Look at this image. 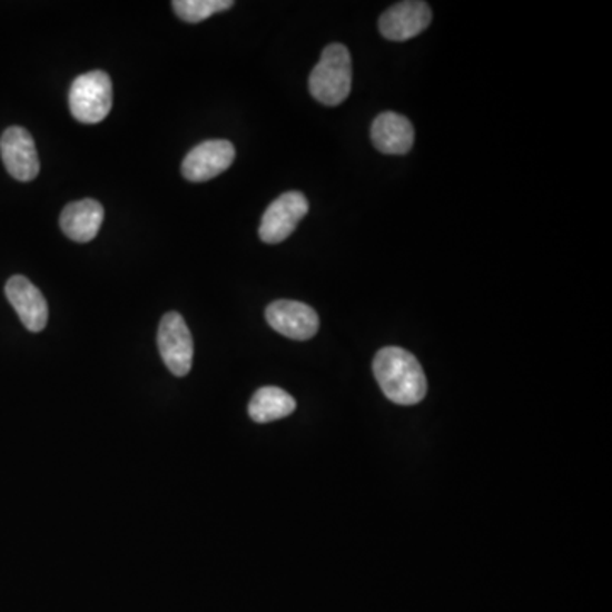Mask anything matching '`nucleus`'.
<instances>
[{
    "mask_svg": "<svg viewBox=\"0 0 612 612\" xmlns=\"http://www.w3.org/2000/svg\"><path fill=\"white\" fill-rule=\"evenodd\" d=\"M379 388L393 404L415 405L424 401L427 379L414 354L402 347H383L373 361Z\"/></svg>",
    "mask_w": 612,
    "mask_h": 612,
    "instance_id": "f257e3e1",
    "label": "nucleus"
},
{
    "mask_svg": "<svg viewBox=\"0 0 612 612\" xmlns=\"http://www.w3.org/2000/svg\"><path fill=\"white\" fill-rule=\"evenodd\" d=\"M308 201L298 191L285 193L270 203L260 221L259 237L266 244H282L298 227L308 213Z\"/></svg>",
    "mask_w": 612,
    "mask_h": 612,
    "instance_id": "39448f33",
    "label": "nucleus"
},
{
    "mask_svg": "<svg viewBox=\"0 0 612 612\" xmlns=\"http://www.w3.org/2000/svg\"><path fill=\"white\" fill-rule=\"evenodd\" d=\"M174 11L182 21L196 22L205 21L218 12L228 11L234 8L231 0H174Z\"/></svg>",
    "mask_w": 612,
    "mask_h": 612,
    "instance_id": "4468645a",
    "label": "nucleus"
},
{
    "mask_svg": "<svg viewBox=\"0 0 612 612\" xmlns=\"http://www.w3.org/2000/svg\"><path fill=\"white\" fill-rule=\"evenodd\" d=\"M296 411V401L278 386H264L257 389L249 404V415L257 424L279 421Z\"/></svg>",
    "mask_w": 612,
    "mask_h": 612,
    "instance_id": "ddd939ff",
    "label": "nucleus"
},
{
    "mask_svg": "<svg viewBox=\"0 0 612 612\" xmlns=\"http://www.w3.org/2000/svg\"><path fill=\"white\" fill-rule=\"evenodd\" d=\"M433 11L425 2L408 0L383 12L379 18V31L389 41H407L428 28Z\"/></svg>",
    "mask_w": 612,
    "mask_h": 612,
    "instance_id": "1a4fd4ad",
    "label": "nucleus"
},
{
    "mask_svg": "<svg viewBox=\"0 0 612 612\" xmlns=\"http://www.w3.org/2000/svg\"><path fill=\"white\" fill-rule=\"evenodd\" d=\"M312 96L325 106H339L349 98L353 87V60L344 45H328L312 70Z\"/></svg>",
    "mask_w": 612,
    "mask_h": 612,
    "instance_id": "f03ea898",
    "label": "nucleus"
},
{
    "mask_svg": "<svg viewBox=\"0 0 612 612\" xmlns=\"http://www.w3.org/2000/svg\"><path fill=\"white\" fill-rule=\"evenodd\" d=\"M157 344H159V353L167 369L177 378L188 376L193 367V357H195V343H193L191 330L182 315L177 312L164 315L159 325Z\"/></svg>",
    "mask_w": 612,
    "mask_h": 612,
    "instance_id": "20e7f679",
    "label": "nucleus"
},
{
    "mask_svg": "<svg viewBox=\"0 0 612 612\" xmlns=\"http://www.w3.org/2000/svg\"><path fill=\"white\" fill-rule=\"evenodd\" d=\"M266 320L274 330L293 340L312 339L320 327L317 312L312 306L293 299L270 303L267 306Z\"/></svg>",
    "mask_w": 612,
    "mask_h": 612,
    "instance_id": "0eeeda50",
    "label": "nucleus"
},
{
    "mask_svg": "<svg viewBox=\"0 0 612 612\" xmlns=\"http://www.w3.org/2000/svg\"><path fill=\"white\" fill-rule=\"evenodd\" d=\"M70 112L77 121L96 125L105 121L112 108V82L102 70L82 73L69 92Z\"/></svg>",
    "mask_w": 612,
    "mask_h": 612,
    "instance_id": "7ed1b4c3",
    "label": "nucleus"
},
{
    "mask_svg": "<svg viewBox=\"0 0 612 612\" xmlns=\"http://www.w3.org/2000/svg\"><path fill=\"white\" fill-rule=\"evenodd\" d=\"M0 156L8 172L19 182H29L40 174L37 145L28 130L11 127L0 138Z\"/></svg>",
    "mask_w": 612,
    "mask_h": 612,
    "instance_id": "423d86ee",
    "label": "nucleus"
},
{
    "mask_svg": "<svg viewBox=\"0 0 612 612\" xmlns=\"http://www.w3.org/2000/svg\"><path fill=\"white\" fill-rule=\"evenodd\" d=\"M414 127L405 116L382 112L373 121L372 140L386 156H405L414 145Z\"/></svg>",
    "mask_w": 612,
    "mask_h": 612,
    "instance_id": "f8f14e48",
    "label": "nucleus"
},
{
    "mask_svg": "<svg viewBox=\"0 0 612 612\" xmlns=\"http://www.w3.org/2000/svg\"><path fill=\"white\" fill-rule=\"evenodd\" d=\"M234 160L235 147L230 141L208 140L189 151L180 170L191 182H206L224 174Z\"/></svg>",
    "mask_w": 612,
    "mask_h": 612,
    "instance_id": "6e6552de",
    "label": "nucleus"
},
{
    "mask_svg": "<svg viewBox=\"0 0 612 612\" xmlns=\"http://www.w3.org/2000/svg\"><path fill=\"white\" fill-rule=\"evenodd\" d=\"M6 296L29 332L38 334L48 324V303L43 293L24 276H12L6 285Z\"/></svg>",
    "mask_w": 612,
    "mask_h": 612,
    "instance_id": "9d476101",
    "label": "nucleus"
},
{
    "mask_svg": "<svg viewBox=\"0 0 612 612\" xmlns=\"http://www.w3.org/2000/svg\"><path fill=\"white\" fill-rule=\"evenodd\" d=\"M105 220V208L96 199H80L69 203L60 215L61 231L70 240L86 244L95 240L96 235L101 230Z\"/></svg>",
    "mask_w": 612,
    "mask_h": 612,
    "instance_id": "9b49d317",
    "label": "nucleus"
}]
</instances>
